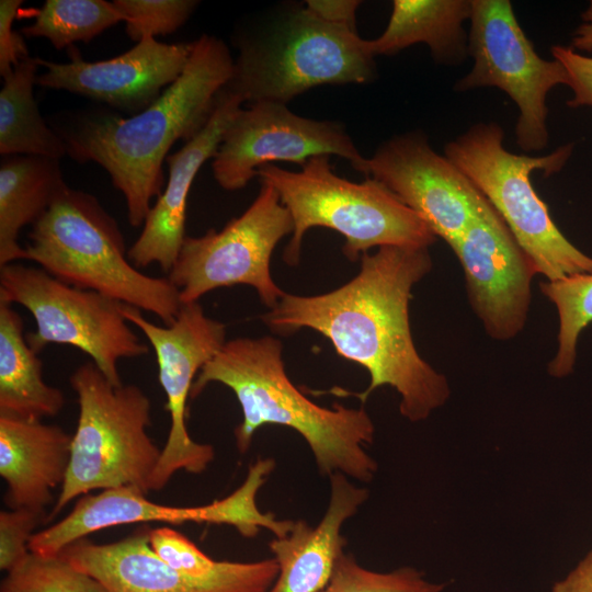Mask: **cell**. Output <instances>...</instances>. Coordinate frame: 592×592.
I'll return each mask as SVG.
<instances>
[{
    "instance_id": "1",
    "label": "cell",
    "mask_w": 592,
    "mask_h": 592,
    "mask_svg": "<svg viewBox=\"0 0 592 592\" xmlns=\"http://www.w3.org/2000/svg\"><path fill=\"white\" fill-rule=\"evenodd\" d=\"M361 259L358 274L346 284L316 296L284 294L262 319L283 334L312 329L368 372L364 391L337 389L334 395L365 402L376 388L390 386L406 419L425 420L449 397L446 377L418 353L409 320L411 291L432 269L429 248L384 246Z\"/></svg>"
},
{
    "instance_id": "2",
    "label": "cell",
    "mask_w": 592,
    "mask_h": 592,
    "mask_svg": "<svg viewBox=\"0 0 592 592\" xmlns=\"http://www.w3.org/2000/svg\"><path fill=\"white\" fill-rule=\"evenodd\" d=\"M234 64L221 39L203 34L193 42L182 75L148 107L129 117L87 119L61 136L72 159L93 161L107 171L125 197L130 226L144 225L151 200L162 193V163L170 148L203 128Z\"/></svg>"
},
{
    "instance_id": "3",
    "label": "cell",
    "mask_w": 592,
    "mask_h": 592,
    "mask_svg": "<svg viewBox=\"0 0 592 592\" xmlns=\"http://www.w3.org/2000/svg\"><path fill=\"white\" fill-rule=\"evenodd\" d=\"M278 339L236 338L221 346L197 374L191 398L210 383L230 388L241 407L242 421L234 431L236 445L246 453L257 430L277 424L297 431L307 442L321 475L341 473L368 482L377 463L365 451L375 426L365 409L318 406L288 378Z\"/></svg>"
},
{
    "instance_id": "4",
    "label": "cell",
    "mask_w": 592,
    "mask_h": 592,
    "mask_svg": "<svg viewBox=\"0 0 592 592\" xmlns=\"http://www.w3.org/2000/svg\"><path fill=\"white\" fill-rule=\"evenodd\" d=\"M29 239L26 260L68 285L151 312L163 325L181 308L168 277L147 275L129 261L117 223L87 192L66 185Z\"/></svg>"
},
{
    "instance_id": "5",
    "label": "cell",
    "mask_w": 592,
    "mask_h": 592,
    "mask_svg": "<svg viewBox=\"0 0 592 592\" xmlns=\"http://www.w3.org/2000/svg\"><path fill=\"white\" fill-rule=\"evenodd\" d=\"M238 49L226 87L250 104H287L315 87L364 84L377 75L368 39L319 19L305 4L270 13Z\"/></svg>"
},
{
    "instance_id": "6",
    "label": "cell",
    "mask_w": 592,
    "mask_h": 592,
    "mask_svg": "<svg viewBox=\"0 0 592 592\" xmlns=\"http://www.w3.org/2000/svg\"><path fill=\"white\" fill-rule=\"evenodd\" d=\"M330 156L308 159L299 171L266 164L257 171L271 184L293 219L292 238L283 259L299 261L303 238L312 227L341 234L343 253L356 261L371 248L403 246L429 248L436 240L428 224L374 178L356 183L338 177Z\"/></svg>"
},
{
    "instance_id": "7",
    "label": "cell",
    "mask_w": 592,
    "mask_h": 592,
    "mask_svg": "<svg viewBox=\"0 0 592 592\" xmlns=\"http://www.w3.org/2000/svg\"><path fill=\"white\" fill-rule=\"evenodd\" d=\"M504 133L494 123H478L447 143L444 156L460 169L505 221L519 244L547 281L592 273V258L574 247L554 223L537 195L531 174L559 172L573 145L539 157L516 155L503 146Z\"/></svg>"
},
{
    "instance_id": "8",
    "label": "cell",
    "mask_w": 592,
    "mask_h": 592,
    "mask_svg": "<svg viewBox=\"0 0 592 592\" xmlns=\"http://www.w3.org/2000/svg\"><path fill=\"white\" fill-rule=\"evenodd\" d=\"M70 385L79 418L68 471L48 520L92 490L132 487L147 494L161 456L147 433L151 403L141 388L113 386L92 362L76 368Z\"/></svg>"
},
{
    "instance_id": "9",
    "label": "cell",
    "mask_w": 592,
    "mask_h": 592,
    "mask_svg": "<svg viewBox=\"0 0 592 592\" xmlns=\"http://www.w3.org/2000/svg\"><path fill=\"white\" fill-rule=\"evenodd\" d=\"M0 303L19 304L33 316L36 329L26 340L35 353L52 343L71 345L89 355L115 387L123 385L119 361L149 353L124 317L122 303L68 285L41 267L1 266Z\"/></svg>"
},
{
    "instance_id": "10",
    "label": "cell",
    "mask_w": 592,
    "mask_h": 592,
    "mask_svg": "<svg viewBox=\"0 0 592 592\" xmlns=\"http://www.w3.org/2000/svg\"><path fill=\"white\" fill-rule=\"evenodd\" d=\"M468 55L474 65L454 86L457 92L496 87L516 104L515 138L525 152L540 151L548 143L546 98L568 86L565 67L542 58L521 27L509 0H471Z\"/></svg>"
},
{
    "instance_id": "11",
    "label": "cell",
    "mask_w": 592,
    "mask_h": 592,
    "mask_svg": "<svg viewBox=\"0 0 592 592\" xmlns=\"http://www.w3.org/2000/svg\"><path fill=\"white\" fill-rule=\"evenodd\" d=\"M293 229L292 216L275 189L261 182L253 203L221 230L184 239L167 277L179 291L181 304L198 301L216 288L249 285L272 309L285 293L272 278L271 255Z\"/></svg>"
},
{
    "instance_id": "12",
    "label": "cell",
    "mask_w": 592,
    "mask_h": 592,
    "mask_svg": "<svg viewBox=\"0 0 592 592\" xmlns=\"http://www.w3.org/2000/svg\"><path fill=\"white\" fill-rule=\"evenodd\" d=\"M273 459H258L249 468L247 479L228 497L202 506H170L151 502L146 493L132 487L103 490L81 497L71 512L56 524L33 534L29 543L32 553L57 556L68 545L88 535L113 526L162 522L227 524L246 536H255L261 527L276 537L285 536L292 521L276 520L262 513L255 504V494L273 470Z\"/></svg>"
},
{
    "instance_id": "13",
    "label": "cell",
    "mask_w": 592,
    "mask_h": 592,
    "mask_svg": "<svg viewBox=\"0 0 592 592\" xmlns=\"http://www.w3.org/2000/svg\"><path fill=\"white\" fill-rule=\"evenodd\" d=\"M122 310L152 346L167 397L170 429L150 485V491H160L177 471L201 474L215 457L212 445L190 436L186 402L197 374L226 343V326L206 316L198 301L182 304L175 319L163 326L152 323L133 306L123 304Z\"/></svg>"
},
{
    "instance_id": "14",
    "label": "cell",
    "mask_w": 592,
    "mask_h": 592,
    "mask_svg": "<svg viewBox=\"0 0 592 592\" xmlns=\"http://www.w3.org/2000/svg\"><path fill=\"white\" fill-rule=\"evenodd\" d=\"M331 155L349 160L356 171L365 161L339 122L299 116L282 103L257 102L235 115L212 169L224 190L237 191L263 166L287 161L301 167L312 157Z\"/></svg>"
},
{
    "instance_id": "15",
    "label": "cell",
    "mask_w": 592,
    "mask_h": 592,
    "mask_svg": "<svg viewBox=\"0 0 592 592\" xmlns=\"http://www.w3.org/2000/svg\"><path fill=\"white\" fill-rule=\"evenodd\" d=\"M358 172L383 183L447 244L490 206L470 179L434 151L421 132L388 139L365 158Z\"/></svg>"
},
{
    "instance_id": "16",
    "label": "cell",
    "mask_w": 592,
    "mask_h": 592,
    "mask_svg": "<svg viewBox=\"0 0 592 592\" xmlns=\"http://www.w3.org/2000/svg\"><path fill=\"white\" fill-rule=\"evenodd\" d=\"M107 592H269L278 576L274 558L224 561L206 577L184 574L159 558L149 544V527L109 544L81 538L60 554Z\"/></svg>"
},
{
    "instance_id": "17",
    "label": "cell",
    "mask_w": 592,
    "mask_h": 592,
    "mask_svg": "<svg viewBox=\"0 0 592 592\" xmlns=\"http://www.w3.org/2000/svg\"><path fill=\"white\" fill-rule=\"evenodd\" d=\"M464 272L469 304L487 334L511 340L525 327L537 273L530 255L490 206L448 244Z\"/></svg>"
},
{
    "instance_id": "18",
    "label": "cell",
    "mask_w": 592,
    "mask_h": 592,
    "mask_svg": "<svg viewBox=\"0 0 592 592\" xmlns=\"http://www.w3.org/2000/svg\"><path fill=\"white\" fill-rule=\"evenodd\" d=\"M192 48L193 42L164 44L150 37L114 58L89 62L71 46L69 62L37 57L45 71L36 77V84L67 90L136 114L153 103L164 87L177 81Z\"/></svg>"
},
{
    "instance_id": "19",
    "label": "cell",
    "mask_w": 592,
    "mask_h": 592,
    "mask_svg": "<svg viewBox=\"0 0 592 592\" xmlns=\"http://www.w3.org/2000/svg\"><path fill=\"white\" fill-rule=\"evenodd\" d=\"M242 103L244 100L239 94L225 87L203 128L179 151L167 157V185L151 206L143 231L127 251L129 261L137 269L158 264L168 275L173 267L186 238L185 216L191 185L203 163L215 156Z\"/></svg>"
},
{
    "instance_id": "20",
    "label": "cell",
    "mask_w": 592,
    "mask_h": 592,
    "mask_svg": "<svg viewBox=\"0 0 592 592\" xmlns=\"http://www.w3.org/2000/svg\"><path fill=\"white\" fill-rule=\"evenodd\" d=\"M330 477V499L322 520L310 526L293 521L288 533L269 544L278 565V576L269 592H320L329 583L346 539L343 523L366 501L368 491L341 473Z\"/></svg>"
},
{
    "instance_id": "21",
    "label": "cell",
    "mask_w": 592,
    "mask_h": 592,
    "mask_svg": "<svg viewBox=\"0 0 592 592\" xmlns=\"http://www.w3.org/2000/svg\"><path fill=\"white\" fill-rule=\"evenodd\" d=\"M71 441L58 425L0 414V476L10 509L45 514L53 490L65 481Z\"/></svg>"
},
{
    "instance_id": "22",
    "label": "cell",
    "mask_w": 592,
    "mask_h": 592,
    "mask_svg": "<svg viewBox=\"0 0 592 592\" xmlns=\"http://www.w3.org/2000/svg\"><path fill=\"white\" fill-rule=\"evenodd\" d=\"M471 10V0H395L387 27L368 39L369 48L375 56H391L423 43L437 64L457 66L468 56L463 23Z\"/></svg>"
},
{
    "instance_id": "23",
    "label": "cell",
    "mask_w": 592,
    "mask_h": 592,
    "mask_svg": "<svg viewBox=\"0 0 592 592\" xmlns=\"http://www.w3.org/2000/svg\"><path fill=\"white\" fill-rule=\"evenodd\" d=\"M67 184L59 159L2 156L0 163V267L26 260L20 230L34 225Z\"/></svg>"
},
{
    "instance_id": "24",
    "label": "cell",
    "mask_w": 592,
    "mask_h": 592,
    "mask_svg": "<svg viewBox=\"0 0 592 592\" xmlns=\"http://www.w3.org/2000/svg\"><path fill=\"white\" fill-rule=\"evenodd\" d=\"M64 405L62 391L43 379V363L27 343L21 316L0 303V414L41 420Z\"/></svg>"
},
{
    "instance_id": "25",
    "label": "cell",
    "mask_w": 592,
    "mask_h": 592,
    "mask_svg": "<svg viewBox=\"0 0 592 592\" xmlns=\"http://www.w3.org/2000/svg\"><path fill=\"white\" fill-rule=\"evenodd\" d=\"M37 57H26L3 78L0 91V153L60 159L68 155L60 135L44 122L34 99Z\"/></svg>"
},
{
    "instance_id": "26",
    "label": "cell",
    "mask_w": 592,
    "mask_h": 592,
    "mask_svg": "<svg viewBox=\"0 0 592 592\" xmlns=\"http://www.w3.org/2000/svg\"><path fill=\"white\" fill-rule=\"evenodd\" d=\"M113 2L104 0H46L36 12L33 24L21 33L45 37L56 49L77 42H89L107 27L123 22Z\"/></svg>"
},
{
    "instance_id": "27",
    "label": "cell",
    "mask_w": 592,
    "mask_h": 592,
    "mask_svg": "<svg viewBox=\"0 0 592 592\" xmlns=\"http://www.w3.org/2000/svg\"><path fill=\"white\" fill-rule=\"evenodd\" d=\"M539 288L558 314V346L548 364V373L561 378L572 373L578 339L592 322V273L546 281L539 284Z\"/></svg>"
},
{
    "instance_id": "28",
    "label": "cell",
    "mask_w": 592,
    "mask_h": 592,
    "mask_svg": "<svg viewBox=\"0 0 592 592\" xmlns=\"http://www.w3.org/2000/svg\"><path fill=\"white\" fill-rule=\"evenodd\" d=\"M0 592H107L91 576L57 556L30 551L2 580Z\"/></svg>"
},
{
    "instance_id": "29",
    "label": "cell",
    "mask_w": 592,
    "mask_h": 592,
    "mask_svg": "<svg viewBox=\"0 0 592 592\" xmlns=\"http://www.w3.org/2000/svg\"><path fill=\"white\" fill-rule=\"evenodd\" d=\"M443 589L444 584L426 581L414 568L376 572L360 566L352 555L343 554L320 592H441Z\"/></svg>"
},
{
    "instance_id": "30",
    "label": "cell",
    "mask_w": 592,
    "mask_h": 592,
    "mask_svg": "<svg viewBox=\"0 0 592 592\" xmlns=\"http://www.w3.org/2000/svg\"><path fill=\"white\" fill-rule=\"evenodd\" d=\"M123 16L127 35L137 43L144 38L173 33L185 23L195 0H114Z\"/></svg>"
},
{
    "instance_id": "31",
    "label": "cell",
    "mask_w": 592,
    "mask_h": 592,
    "mask_svg": "<svg viewBox=\"0 0 592 592\" xmlns=\"http://www.w3.org/2000/svg\"><path fill=\"white\" fill-rule=\"evenodd\" d=\"M149 544L155 554L173 569L192 577H206L221 568L192 540L171 527L149 528Z\"/></svg>"
},
{
    "instance_id": "32",
    "label": "cell",
    "mask_w": 592,
    "mask_h": 592,
    "mask_svg": "<svg viewBox=\"0 0 592 592\" xmlns=\"http://www.w3.org/2000/svg\"><path fill=\"white\" fill-rule=\"evenodd\" d=\"M45 514L29 509L0 512V569L10 572L30 554L33 530Z\"/></svg>"
},
{
    "instance_id": "33",
    "label": "cell",
    "mask_w": 592,
    "mask_h": 592,
    "mask_svg": "<svg viewBox=\"0 0 592 592\" xmlns=\"http://www.w3.org/2000/svg\"><path fill=\"white\" fill-rule=\"evenodd\" d=\"M568 75V86L573 96L567 101L569 107L592 106V57L585 56L571 46L555 45L550 48Z\"/></svg>"
},
{
    "instance_id": "34",
    "label": "cell",
    "mask_w": 592,
    "mask_h": 592,
    "mask_svg": "<svg viewBox=\"0 0 592 592\" xmlns=\"http://www.w3.org/2000/svg\"><path fill=\"white\" fill-rule=\"evenodd\" d=\"M21 0L0 1V75L4 78L19 62L29 57L26 44L21 34L13 30Z\"/></svg>"
},
{
    "instance_id": "35",
    "label": "cell",
    "mask_w": 592,
    "mask_h": 592,
    "mask_svg": "<svg viewBox=\"0 0 592 592\" xmlns=\"http://www.w3.org/2000/svg\"><path fill=\"white\" fill-rule=\"evenodd\" d=\"M357 0H307L305 7L319 19L356 31Z\"/></svg>"
},
{
    "instance_id": "36",
    "label": "cell",
    "mask_w": 592,
    "mask_h": 592,
    "mask_svg": "<svg viewBox=\"0 0 592 592\" xmlns=\"http://www.w3.org/2000/svg\"><path fill=\"white\" fill-rule=\"evenodd\" d=\"M551 592H592V550L567 577L555 583Z\"/></svg>"
},
{
    "instance_id": "37",
    "label": "cell",
    "mask_w": 592,
    "mask_h": 592,
    "mask_svg": "<svg viewBox=\"0 0 592 592\" xmlns=\"http://www.w3.org/2000/svg\"><path fill=\"white\" fill-rule=\"evenodd\" d=\"M582 22L572 33L571 47L576 50L592 52V0L581 14Z\"/></svg>"
}]
</instances>
